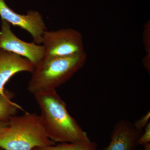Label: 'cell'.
<instances>
[{
  "instance_id": "6da1fadb",
  "label": "cell",
  "mask_w": 150,
  "mask_h": 150,
  "mask_svg": "<svg viewBox=\"0 0 150 150\" xmlns=\"http://www.w3.org/2000/svg\"><path fill=\"white\" fill-rule=\"evenodd\" d=\"M43 126L49 139L55 143L91 142L67 110L66 103L56 90L35 95Z\"/></svg>"
},
{
  "instance_id": "7a4b0ae2",
  "label": "cell",
  "mask_w": 150,
  "mask_h": 150,
  "mask_svg": "<svg viewBox=\"0 0 150 150\" xmlns=\"http://www.w3.org/2000/svg\"><path fill=\"white\" fill-rule=\"evenodd\" d=\"M85 52L73 56L44 58L35 67L27 86L33 95L56 90L85 64Z\"/></svg>"
},
{
  "instance_id": "3957f363",
  "label": "cell",
  "mask_w": 150,
  "mask_h": 150,
  "mask_svg": "<svg viewBox=\"0 0 150 150\" xmlns=\"http://www.w3.org/2000/svg\"><path fill=\"white\" fill-rule=\"evenodd\" d=\"M55 144L47 136L40 115L35 113L14 115L0 130V148L4 150H32Z\"/></svg>"
},
{
  "instance_id": "277c9868",
  "label": "cell",
  "mask_w": 150,
  "mask_h": 150,
  "mask_svg": "<svg viewBox=\"0 0 150 150\" xmlns=\"http://www.w3.org/2000/svg\"><path fill=\"white\" fill-rule=\"evenodd\" d=\"M41 44L45 48L44 58L67 57L85 52L82 35L73 28L47 30Z\"/></svg>"
},
{
  "instance_id": "5b68a950",
  "label": "cell",
  "mask_w": 150,
  "mask_h": 150,
  "mask_svg": "<svg viewBox=\"0 0 150 150\" xmlns=\"http://www.w3.org/2000/svg\"><path fill=\"white\" fill-rule=\"evenodd\" d=\"M0 49L27 59L35 67L45 56V48L43 45L34 42H25L20 39L13 32L11 25L2 20L0 30Z\"/></svg>"
},
{
  "instance_id": "8992f818",
  "label": "cell",
  "mask_w": 150,
  "mask_h": 150,
  "mask_svg": "<svg viewBox=\"0 0 150 150\" xmlns=\"http://www.w3.org/2000/svg\"><path fill=\"white\" fill-rule=\"evenodd\" d=\"M0 17L1 20L11 25L27 31L32 36L34 43L41 44L43 33L47 29L43 17L39 12L30 10L26 14H20L11 8L4 0H0Z\"/></svg>"
},
{
  "instance_id": "52a82bcc",
  "label": "cell",
  "mask_w": 150,
  "mask_h": 150,
  "mask_svg": "<svg viewBox=\"0 0 150 150\" xmlns=\"http://www.w3.org/2000/svg\"><path fill=\"white\" fill-rule=\"evenodd\" d=\"M143 132L135 128L131 121L119 120L112 129L109 144L102 150H137L139 146L138 141Z\"/></svg>"
},
{
  "instance_id": "ba28073f",
  "label": "cell",
  "mask_w": 150,
  "mask_h": 150,
  "mask_svg": "<svg viewBox=\"0 0 150 150\" xmlns=\"http://www.w3.org/2000/svg\"><path fill=\"white\" fill-rule=\"evenodd\" d=\"M35 67L27 59L11 52L0 49V95H5L6 84L15 75L21 72L32 74Z\"/></svg>"
},
{
  "instance_id": "9c48e42d",
  "label": "cell",
  "mask_w": 150,
  "mask_h": 150,
  "mask_svg": "<svg viewBox=\"0 0 150 150\" xmlns=\"http://www.w3.org/2000/svg\"><path fill=\"white\" fill-rule=\"evenodd\" d=\"M13 96V94L8 91L5 95H0V121L8 122L18 110H23L21 106L12 101Z\"/></svg>"
},
{
  "instance_id": "30bf717a",
  "label": "cell",
  "mask_w": 150,
  "mask_h": 150,
  "mask_svg": "<svg viewBox=\"0 0 150 150\" xmlns=\"http://www.w3.org/2000/svg\"><path fill=\"white\" fill-rule=\"evenodd\" d=\"M32 150H97V145L92 141L87 143H62L37 147Z\"/></svg>"
},
{
  "instance_id": "8fae6325",
  "label": "cell",
  "mask_w": 150,
  "mask_h": 150,
  "mask_svg": "<svg viewBox=\"0 0 150 150\" xmlns=\"http://www.w3.org/2000/svg\"><path fill=\"white\" fill-rule=\"evenodd\" d=\"M150 112L149 110L139 120H137L133 123L134 127L138 130L143 131L148 123L150 122Z\"/></svg>"
},
{
  "instance_id": "7c38bea8",
  "label": "cell",
  "mask_w": 150,
  "mask_h": 150,
  "mask_svg": "<svg viewBox=\"0 0 150 150\" xmlns=\"http://www.w3.org/2000/svg\"><path fill=\"white\" fill-rule=\"evenodd\" d=\"M144 132H143L140 136L138 144L139 145H143L150 143V123L145 128Z\"/></svg>"
},
{
  "instance_id": "4fadbf2b",
  "label": "cell",
  "mask_w": 150,
  "mask_h": 150,
  "mask_svg": "<svg viewBox=\"0 0 150 150\" xmlns=\"http://www.w3.org/2000/svg\"><path fill=\"white\" fill-rule=\"evenodd\" d=\"M150 22L147 23L145 25L144 32V43L147 54H150Z\"/></svg>"
},
{
  "instance_id": "5bb4252c",
  "label": "cell",
  "mask_w": 150,
  "mask_h": 150,
  "mask_svg": "<svg viewBox=\"0 0 150 150\" xmlns=\"http://www.w3.org/2000/svg\"><path fill=\"white\" fill-rule=\"evenodd\" d=\"M143 64L146 69L150 73V54H147L144 57Z\"/></svg>"
},
{
  "instance_id": "9a60e30c",
  "label": "cell",
  "mask_w": 150,
  "mask_h": 150,
  "mask_svg": "<svg viewBox=\"0 0 150 150\" xmlns=\"http://www.w3.org/2000/svg\"><path fill=\"white\" fill-rule=\"evenodd\" d=\"M142 149H138L137 150H150V143L143 145Z\"/></svg>"
},
{
  "instance_id": "2e32d148",
  "label": "cell",
  "mask_w": 150,
  "mask_h": 150,
  "mask_svg": "<svg viewBox=\"0 0 150 150\" xmlns=\"http://www.w3.org/2000/svg\"><path fill=\"white\" fill-rule=\"evenodd\" d=\"M8 124V122H4L0 121V130L4 127H5Z\"/></svg>"
},
{
  "instance_id": "e0dca14e",
  "label": "cell",
  "mask_w": 150,
  "mask_h": 150,
  "mask_svg": "<svg viewBox=\"0 0 150 150\" xmlns=\"http://www.w3.org/2000/svg\"><path fill=\"white\" fill-rule=\"evenodd\" d=\"M0 150H4L3 149H2L1 148H0Z\"/></svg>"
}]
</instances>
